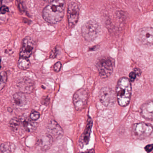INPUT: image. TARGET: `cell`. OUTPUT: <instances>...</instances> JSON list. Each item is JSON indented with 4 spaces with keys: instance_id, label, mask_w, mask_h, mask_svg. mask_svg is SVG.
I'll return each mask as SVG.
<instances>
[{
    "instance_id": "obj_7",
    "label": "cell",
    "mask_w": 153,
    "mask_h": 153,
    "mask_svg": "<svg viewBox=\"0 0 153 153\" xmlns=\"http://www.w3.org/2000/svg\"><path fill=\"white\" fill-rule=\"evenodd\" d=\"M88 94L86 90L83 89L78 90L73 96V103L76 110L83 109L88 101Z\"/></svg>"
},
{
    "instance_id": "obj_3",
    "label": "cell",
    "mask_w": 153,
    "mask_h": 153,
    "mask_svg": "<svg viewBox=\"0 0 153 153\" xmlns=\"http://www.w3.org/2000/svg\"><path fill=\"white\" fill-rule=\"evenodd\" d=\"M100 31L99 23L94 20L89 21L83 25L82 34L84 38L87 41H93L98 37Z\"/></svg>"
},
{
    "instance_id": "obj_18",
    "label": "cell",
    "mask_w": 153,
    "mask_h": 153,
    "mask_svg": "<svg viewBox=\"0 0 153 153\" xmlns=\"http://www.w3.org/2000/svg\"><path fill=\"white\" fill-rule=\"evenodd\" d=\"M15 149L14 145L9 142L2 143L0 146V151L2 153L13 152Z\"/></svg>"
},
{
    "instance_id": "obj_29",
    "label": "cell",
    "mask_w": 153,
    "mask_h": 153,
    "mask_svg": "<svg viewBox=\"0 0 153 153\" xmlns=\"http://www.w3.org/2000/svg\"><path fill=\"white\" fill-rule=\"evenodd\" d=\"M1 65H0V69H1Z\"/></svg>"
},
{
    "instance_id": "obj_15",
    "label": "cell",
    "mask_w": 153,
    "mask_h": 153,
    "mask_svg": "<svg viewBox=\"0 0 153 153\" xmlns=\"http://www.w3.org/2000/svg\"><path fill=\"white\" fill-rule=\"evenodd\" d=\"M48 134L53 138H56L62 134V128L54 120H51L48 125Z\"/></svg>"
},
{
    "instance_id": "obj_27",
    "label": "cell",
    "mask_w": 153,
    "mask_h": 153,
    "mask_svg": "<svg viewBox=\"0 0 153 153\" xmlns=\"http://www.w3.org/2000/svg\"><path fill=\"white\" fill-rule=\"evenodd\" d=\"M56 54H57V50H56V49H54L51 52V55H50V58H55L56 57Z\"/></svg>"
},
{
    "instance_id": "obj_21",
    "label": "cell",
    "mask_w": 153,
    "mask_h": 153,
    "mask_svg": "<svg viewBox=\"0 0 153 153\" xmlns=\"http://www.w3.org/2000/svg\"><path fill=\"white\" fill-rule=\"evenodd\" d=\"M141 74V71L139 69L135 68L133 72H131L129 75L130 81L134 82L136 79L137 76H139Z\"/></svg>"
},
{
    "instance_id": "obj_11",
    "label": "cell",
    "mask_w": 153,
    "mask_h": 153,
    "mask_svg": "<svg viewBox=\"0 0 153 153\" xmlns=\"http://www.w3.org/2000/svg\"><path fill=\"white\" fill-rule=\"evenodd\" d=\"M17 87L21 92L30 93L34 90V82L29 78L24 77L18 81Z\"/></svg>"
},
{
    "instance_id": "obj_23",
    "label": "cell",
    "mask_w": 153,
    "mask_h": 153,
    "mask_svg": "<svg viewBox=\"0 0 153 153\" xmlns=\"http://www.w3.org/2000/svg\"><path fill=\"white\" fill-rule=\"evenodd\" d=\"M39 113L37 111H34L31 112L30 115V118L32 120L35 121V120H37L39 118Z\"/></svg>"
},
{
    "instance_id": "obj_28",
    "label": "cell",
    "mask_w": 153,
    "mask_h": 153,
    "mask_svg": "<svg viewBox=\"0 0 153 153\" xmlns=\"http://www.w3.org/2000/svg\"><path fill=\"white\" fill-rule=\"evenodd\" d=\"M43 1H45L51 2L53 1V0H43Z\"/></svg>"
},
{
    "instance_id": "obj_2",
    "label": "cell",
    "mask_w": 153,
    "mask_h": 153,
    "mask_svg": "<svg viewBox=\"0 0 153 153\" xmlns=\"http://www.w3.org/2000/svg\"><path fill=\"white\" fill-rule=\"evenodd\" d=\"M131 94L132 87L129 79L127 77L120 78L116 87V95L120 106H127L130 102Z\"/></svg>"
},
{
    "instance_id": "obj_4",
    "label": "cell",
    "mask_w": 153,
    "mask_h": 153,
    "mask_svg": "<svg viewBox=\"0 0 153 153\" xmlns=\"http://www.w3.org/2000/svg\"><path fill=\"white\" fill-rule=\"evenodd\" d=\"M153 131V127L149 124L136 123L132 126V134L134 138L144 139L151 135Z\"/></svg>"
},
{
    "instance_id": "obj_25",
    "label": "cell",
    "mask_w": 153,
    "mask_h": 153,
    "mask_svg": "<svg viewBox=\"0 0 153 153\" xmlns=\"http://www.w3.org/2000/svg\"><path fill=\"white\" fill-rule=\"evenodd\" d=\"M9 8L5 5L0 7V13L2 14H4L6 13L9 12Z\"/></svg>"
},
{
    "instance_id": "obj_9",
    "label": "cell",
    "mask_w": 153,
    "mask_h": 153,
    "mask_svg": "<svg viewBox=\"0 0 153 153\" xmlns=\"http://www.w3.org/2000/svg\"><path fill=\"white\" fill-rule=\"evenodd\" d=\"M80 8L79 5L75 2L69 4L67 10V17L69 26L71 27L75 26L78 21Z\"/></svg>"
},
{
    "instance_id": "obj_5",
    "label": "cell",
    "mask_w": 153,
    "mask_h": 153,
    "mask_svg": "<svg viewBox=\"0 0 153 153\" xmlns=\"http://www.w3.org/2000/svg\"><path fill=\"white\" fill-rule=\"evenodd\" d=\"M96 66L102 78H108L113 72V61L110 57H101L97 61Z\"/></svg>"
},
{
    "instance_id": "obj_20",
    "label": "cell",
    "mask_w": 153,
    "mask_h": 153,
    "mask_svg": "<svg viewBox=\"0 0 153 153\" xmlns=\"http://www.w3.org/2000/svg\"><path fill=\"white\" fill-rule=\"evenodd\" d=\"M7 75L5 72H2L0 74V90H2L7 82Z\"/></svg>"
},
{
    "instance_id": "obj_26",
    "label": "cell",
    "mask_w": 153,
    "mask_h": 153,
    "mask_svg": "<svg viewBox=\"0 0 153 153\" xmlns=\"http://www.w3.org/2000/svg\"><path fill=\"white\" fill-rule=\"evenodd\" d=\"M145 150L148 153L152 152L153 150V144L148 145L146 146L145 148Z\"/></svg>"
},
{
    "instance_id": "obj_16",
    "label": "cell",
    "mask_w": 153,
    "mask_h": 153,
    "mask_svg": "<svg viewBox=\"0 0 153 153\" xmlns=\"http://www.w3.org/2000/svg\"><path fill=\"white\" fill-rule=\"evenodd\" d=\"M22 123L24 129L28 132H34L37 128V123L30 118V119L27 117L23 118L22 120Z\"/></svg>"
},
{
    "instance_id": "obj_13",
    "label": "cell",
    "mask_w": 153,
    "mask_h": 153,
    "mask_svg": "<svg viewBox=\"0 0 153 153\" xmlns=\"http://www.w3.org/2000/svg\"><path fill=\"white\" fill-rule=\"evenodd\" d=\"M12 101L14 105L17 108H24L28 104V100L24 93L17 92L13 94Z\"/></svg>"
},
{
    "instance_id": "obj_6",
    "label": "cell",
    "mask_w": 153,
    "mask_h": 153,
    "mask_svg": "<svg viewBox=\"0 0 153 153\" xmlns=\"http://www.w3.org/2000/svg\"><path fill=\"white\" fill-rule=\"evenodd\" d=\"M137 42L143 45H153V28L145 27L138 31L136 34Z\"/></svg>"
},
{
    "instance_id": "obj_12",
    "label": "cell",
    "mask_w": 153,
    "mask_h": 153,
    "mask_svg": "<svg viewBox=\"0 0 153 153\" xmlns=\"http://www.w3.org/2000/svg\"><path fill=\"white\" fill-rule=\"evenodd\" d=\"M140 113L146 119L153 121V100L143 104L140 108Z\"/></svg>"
},
{
    "instance_id": "obj_22",
    "label": "cell",
    "mask_w": 153,
    "mask_h": 153,
    "mask_svg": "<svg viewBox=\"0 0 153 153\" xmlns=\"http://www.w3.org/2000/svg\"><path fill=\"white\" fill-rule=\"evenodd\" d=\"M10 125L13 131H17L19 126V119L16 118H13L10 120Z\"/></svg>"
},
{
    "instance_id": "obj_17",
    "label": "cell",
    "mask_w": 153,
    "mask_h": 153,
    "mask_svg": "<svg viewBox=\"0 0 153 153\" xmlns=\"http://www.w3.org/2000/svg\"><path fill=\"white\" fill-rule=\"evenodd\" d=\"M53 142V137L48 134H47L40 139L39 144L43 150H47L52 145Z\"/></svg>"
},
{
    "instance_id": "obj_10",
    "label": "cell",
    "mask_w": 153,
    "mask_h": 153,
    "mask_svg": "<svg viewBox=\"0 0 153 153\" xmlns=\"http://www.w3.org/2000/svg\"><path fill=\"white\" fill-rule=\"evenodd\" d=\"M34 48V42L32 39L30 37H26L22 40L19 53L20 57H29L32 54Z\"/></svg>"
},
{
    "instance_id": "obj_19",
    "label": "cell",
    "mask_w": 153,
    "mask_h": 153,
    "mask_svg": "<svg viewBox=\"0 0 153 153\" xmlns=\"http://www.w3.org/2000/svg\"><path fill=\"white\" fill-rule=\"evenodd\" d=\"M30 66V62L27 58L20 57L18 62V66L21 70L28 69Z\"/></svg>"
},
{
    "instance_id": "obj_14",
    "label": "cell",
    "mask_w": 153,
    "mask_h": 153,
    "mask_svg": "<svg viewBox=\"0 0 153 153\" xmlns=\"http://www.w3.org/2000/svg\"><path fill=\"white\" fill-rule=\"evenodd\" d=\"M92 126V120L89 117L87 119V124L86 128L79 139V144L80 146H84L87 145L88 143V142L90 140Z\"/></svg>"
},
{
    "instance_id": "obj_8",
    "label": "cell",
    "mask_w": 153,
    "mask_h": 153,
    "mask_svg": "<svg viewBox=\"0 0 153 153\" xmlns=\"http://www.w3.org/2000/svg\"><path fill=\"white\" fill-rule=\"evenodd\" d=\"M99 99L100 101L104 106L108 107L112 105L115 102V93L111 88L104 87L100 91Z\"/></svg>"
},
{
    "instance_id": "obj_1",
    "label": "cell",
    "mask_w": 153,
    "mask_h": 153,
    "mask_svg": "<svg viewBox=\"0 0 153 153\" xmlns=\"http://www.w3.org/2000/svg\"><path fill=\"white\" fill-rule=\"evenodd\" d=\"M65 0H53L43 10L42 16L44 19L50 24H55L62 20L64 14Z\"/></svg>"
},
{
    "instance_id": "obj_24",
    "label": "cell",
    "mask_w": 153,
    "mask_h": 153,
    "mask_svg": "<svg viewBox=\"0 0 153 153\" xmlns=\"http://www.w3.org/2000/svg\"><path fill=\"white\" fill-rule=\"evenodd\" d=\"M61 68H62V64L60 62H57L54 66L53 69L55 72H59Z\"/></svg>"
}]
</instances>
